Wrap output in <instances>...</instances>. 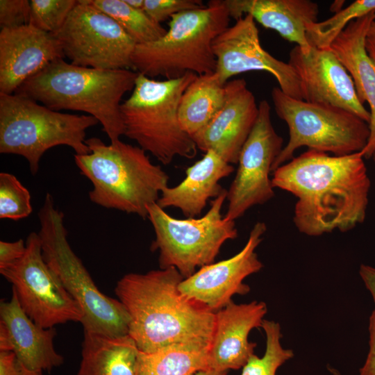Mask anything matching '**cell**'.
Returning a JSON list of instances; mask_svg holds the SVG:
<instances>
[{
	"label": "cell",
	"mask_w": 375,
	"mask_h": 375,
	"mask_svg": "<svg viewBox=\"0 0 375 375\" xmlns=\"http://www.w3.org/2000/svg\"><path fill=\"white\" fill-rule=\"evenodd\" d=\"M272 174L274 188L297 198L293 222L301 233L347 232L365 219L371 181L360 152L331 156L308 149Z\"/></svg>",
	"instance_id": "cell-1"
},
{
	"label": "cell",
	"mask_w": 375,
	"mask_h": 375,
	"mask_svg": "<svg viewBox=\"0 0 375 375\" xmlns=\"http://www.w3.org/2000/svg\"><path fill=\"white\" fill-rule=\"evenodd\" d=\"M183 276L174 267L129 273L115 292L129 315L128 335L138 350L152 353L183 347L208 351L215 312L178 289Z\"/></svg>",
	"instance_id": "cell-2"
},
{
	"label": "cell",
	"mask_w": 375,
	"mask_h": 375,
	"mask_svg": "<svg viewBox=\"0 0 375 375\" xmlns=\"http://www.w3.org/2000/svg\"><path fill=\"white\" fill-rule=\"evenodd\" d=\"M131 69H100L58 59L34 75L15 92L56 110L81 111L95 117L110 142L124 134L121 100L135 87Z\"/></svg>",
	"instance_id": "cell-3"
},
{
	"label": "cell",
	"mask_w": 375,
	"mask_h": 375,
	"mask_svg": "<svg viewBox=\"0 0 375 375\" xmlns=\"http://www.w3.org/2000/svg\"><path fill=\"white\" fill-rule=\"evenodd\" d=\"M88 154H74L81 174L92 183L90 200L101 207L147 218V207L157 203L169 176L147 152L120 140L104 143L86 139Z\"/></svg>",
	"instance_id": "cell-4"
},
{
	"label": "cell",
	"mask_w": 375,
	"mask_h": 375,
	"mask_svg": "<svg viewBox=\"0 0 375 375\" xmlns=\"http://www.w3.org/2000/svg\"><path fill=\"white\" fill-rule=\"evenodd\" d=\"M230 19L224 0H211L203 8L173 15L162 38L136 44L133 69L150 78L165 79L188 72L197 76L215 72L213 41L229 26Z\"/></svg>",
	"instance_id": "cell-5"
},
{
	"label": "cell",
	"mask_w": 375,
	"mask_h": 375,
	"mask_svg": "<svg viewBox=\"0 0 375 375\" xmlns=\"http://www.w3.org/2000/svg\"><path fill=\"white\" fill-rule=\"evenodd\" d=\"M197 76L188 72L158 81L138 73L131 94L121 104L124 135L162 165L170 164L176 156L190 159L197 154L194 142L178 119L181 97Z\"/></svg>",
	"instance_id": "cell-6"
},
{
	"label": "cell",
	"mask_w": 375,
	"mask_h": 375,
	"mask_svg": "<svg viewBox=\"0 0 375 375\" xmlns=\"http://www.w3.org/2000/svg\"><path fill=\"white\" fill-rule=\"evenodd\" d=\"M42 255L61 283L78 304L84 332L111 337L128 335L129 315L118 300L102 293L67 240L64 214L47 193L38 212Z\"/></svg>",
	"instance_id": "cell-7"
},
{
	"label": "cell",
	"mask_w": 375,
	"mask_h": 375,
	"mask_svg": "<svg viewBox=\"0 0 375 375\" xmlns=\"http://www.w3.org/2000/svg\"><path fill=\"white\" fill-rule=\"evenodd\" d=\"M99 121L88 115L63 113L17 93L0 94V153L23 156L32 175L44 153L59 145L75 154L90 153L86 131Z\"/></svg>",
	"instance_id": "cell-8"
},
{
	"label": "cell",
	"mask_w": 375,
	"mask_h": 375,
	"mask_svg": "<svg viewBox=\"0 0 375 375\" xmlns=\"http://www.w3.org/2000/svg\"><path fill=\"white\" fill-rule=\"evenodd\" d=\"M276 115L289 130V140L276 158L272 173L307 147L335 156L360 152L369 136V124L344 109L294 99L274 87L271 92Z\"/></svg>",
	"instance_id": "cell-9"
},
{
	"label": "cell",
	"mask_w": 375,
	"mask_h": 375,
	"mask_svg": "<svg viewBox=\"0 0 375 375\" xmlns=\"http://www.w3.org/2000/svg\"><path fill=\"white\" fill-rule=\"evenodd\" d=\"M227 190L210 201L203 216L177 219L169 215L157 203L147 207V218L154 232L151 249L158 251L160 268H176L184 278L197 267L214 262L222 245L238 238L235 221L222 213Z\"/></svg>",
	"instance_id": "cell-10"
},
{
	"label": "cell",
	"mask_w": 375,
	"mask_h": 375,
	"mask_svg": "<svg viewBox=\"0 0 375 375\" xmlns=\"http://www.w3.org/2000/svg\"><path fill=\"white\" fill-rule=\"evenodd\" d=\"M26 244L20 259L0 269L12 284L22 310L45 328L69 322L81 323L82 310L44 259L38 233L31 232Z\"/></svg>",
	"instance_id": "cell-11"
},
{
	"label": "cell",
	"mask_w": 375,
	"mask_h": 375,
	"mask_svg": "<svg viewBox=\"0 0 375 375\" xmlns=\"http://www.w3.org/2000/svg\"><path fill=\"white\" fill-rule=\"evenodd\" d=\"M65 58L75 65L100 69H133L136 44L90 0H78L55 34Z\"/></svg>",
	"instance_id": "cell-12"
},
{
	"label": "cell",
	"mask_w": 375,
	"mask_h": 375,
	"mask_svg": "<svg viewBox=\"0 0 375 375\" xmlns=\"http://www.w3.org/2000/svg\"><path fill=\"white\" fill-rule=\"evenodd\" d=\"M283 143L272 123L269 103L262 100L258 104L256 123L240 153L235 176L227 190L228 204L224 218L235 221L251 207L274 197L269 174Z\"/></svg>",
	"instance_id": "cell-13"
},
{
	"label": "cell",
	"mask_w": 375,
	"mask_h": 375,
	"mask_svg": "<svg viewBox=\"0 0 375 375\" xmlns=\"http://www.w3.org/2000/svg\"><path fill=\"white\" fill-rule=\"evenodd\" d=\"M215 73L226 84L231 78L250 71H263L272 75L285 94L301 100L303 92L299 78L288 62L263 49L255 20L246 15L226 28L213 41Z\"/></svg>",
	"instance_id": "cell-14"
},
{
	"label": "cell",
	"mask_w": 375,
	"mask_h": 375,
	"mask_svg": "<svg viewBox=\"0 0 375 375\" xmlns=\"http://www.w3.org/2000/svg\"><path fill=\"white\" fill-rule=\"evenodd\" d=\"M266 231L265 223L256 222L245 245L238 253L228 259L201 267L180 282L179 290L215 312L230 303L234 295L249 293L250 287L244 281L263 267L256 249Z\"/></svg>",
	"instance_id": "cell-15"
},
{
	"label": "cell",
	"mask_w": 375,
	"mask_h": 375,
	"mask_svg": "<svg viewBox=\"0 0 375 375\" xmlns=\"http://www.w3.org/2000/svg\"><path fill=\"white\" fill-rule=\"evenodd\" d=\"M288 63L298 75L304 101L349 111L369 124L368 111L360 101L353 79L331 49L299 46L289 53Z\"/></svg>",
	"instance_id": "cell-16"
},
{
	"label": "cell",
	"mask_w": 375,
	"mask_h": 375,
	"mask_svg": "<svg viewBox=\"0 0 375 375\" xmlns=\"http://www.w3.org/2000/svg\"><path fill=\"white\" fill-rule=\"evenodd\" d=\"M224 103L212 120L191 138L204 153L212 150L227 162L238 164L241 149L258 117V105L244 78L225 84Z\"/></svg>",
	"instance_id": "cell-17"
},
{
	"label": "cell",
	"mask_w": 375,
	"mask_h": 375,
	"mask_svg": "<svg viewBox=\"0 0 375 375\" xmlns=\"http://www.w3.org/2000/svg\"><path fill=\"white\" fill-rule=\"evenodd\" d=\"M56 37L30 24L0 31V94H12L52 62L64 58Z\"/></svg>",
	"instance_id": "cell-18"
},
{
	"label": "cell",
	"mask_w": 375,
	"mask_h": 375,
	"mask_svg": "<svg viewBox=\"0 0 375 375\" xmlns=\"http://www.w3.org/2000/svg\"><path fill=\"white\" fill-rule=\"evenodd\" d=\"M55 328L36 324L22 310L12 290L9 301L0 303V351L13 352L31 372L42 375L63 364L54 347Z\"/></svg>",
	"instance_id": "cell-19"
},
{
	"label": "cell",
	"mask_w": 375,
	"mask_h": 375,
	"mask_svg": "<svg viewBox=\"0 0 375 375\" xmlns=\"http://www.w3.org/2000/svg\"><path fill=\"white\" fill-rule=\"evenodd\" d=\"M267 312L263 301H231L215 312L213 336L208 351V369L218 372L242 368L254 354L255 342L249 340L251 330L261 327Z\"/></svg>",
	"instance_id": "cell-20"
},
{
	"label": "cell",
	"mask_w": 375,
	"mask_h": 375,
	"mask_svg": "<svg viewBox=\"0 0 375 375\" xmlns=\"http://www.w3.org/2000/svg\"><path fill=\"white\" fill-rule=\"evenodd\" d=\"M375 12L351 22L338 35L330 49L351 76L358 97L369 106V136L360 151L369 159L375 151V63L365 49V40Z\"/></svg>",
	"instance_id": "cell-21"
},
{
	"label": "cell",
	"mask_w": 375,
	"mask_h": 375,
	"mask_svg": "<svg viewBox=\"0 0 375 375\" xmlns=\"http://www.w3.org/2000/svg\"><path fill=\"white\" fill-rule=\"evenodd\" d=\"M231 18L235 21L246 15L285 40L294 42L303 51L311 46L306 26L317 22L319 6L310 0H224Z\"/></svg>",
	"instance_id": "cell-22"
},
{
	"label": "cell",
	"mask_w": 375,
	"mask_h": 375,
	"mask_svg": "<svg viewBox=\"0 0 375 375\" xmlns=\"http://www.w3.org/2000/svg\"><path fill=\"white\" fill-rule=\"evenodd\" d=\"M233 171V165L209 150L186 169L179 184L162 191L157 204L163 209L176 208L186 218L199 217L209 199H215L224 190L219 181Z\"/></svg>",
	"instance_id": "cell-23"
},
{
	"label": "cell",
	"mask_w": 375,
	"mask_h": 375,
	"mask_svg": "<svg viewBox=\"0 0 375 375\" xmlns=\"http://www.w3.org/2000/svg\"><path fill=\"white\" fill-rule=\"evenodd\" d=\"M138 349L129 335L84 332L76 375H135Z\"/></svg>",
	"instance_id": "cell-24"
},
{
	"label": "cell",
	"mask_w": 375,
	"mask_h": 375,
	"mask_svg": "<svg viewBox=\"0 0 375 375\" xmlns=\"http://www.w3.org/2000/svg\"><path fill=\"white\" fill-rule=\"evenodd\" d=\"M225 84L214 72L197 76L183 92L178 107V119L190 137L203 129L222 107Z\"/></svg>",
	"instance_id": "cell-25"
},
{
	"label": "cell",
	"mask_w": 375,
	"mask_h": 375,
	"mask_svg": "<svg viewBox=\"0 0 375 375\" xmlns=\"http://www.w3.org/2000/svg\"><path fill=\"white\" fill-rule=\"evenodd\" d=\"M208 351L183 347L152 353L138 350L135 375H194L209 369Z\"/></svg>",
	"instance_id": "cell-26"
},
{
	"label": "cell",
	"mask_w": 375,
	"mask_h": 375,
	"mask_svg": "<svg viewBox=\"0 0 375 375\" xmlns=\"http://www.w3.org/2000/svg\"><path fill=\"white\" fill-rule=\"evenodd\" d=\"M97 8L114 19L136 44L156 41L167 32L142 10L128 5L125 0H90Z\"/></svg>",
	"instance_id": "cell-27"
},
{
	"label": "cell",
	"mask_w": 375,
	"mask_h": 375,
	"mask_svg": "<svg viewBox=\"0 0 375 375\" xmlns=\"http://www.w3.org/2000/svg\"><path fill=\"white\" fill-rule=\"evenodd\" d=\"M375 12V0H356L331 17L306 26V37L310 46L330 49L338 35L352 21Z\"/></svg>",
	"instance_id": "cell-28"
},
{
	"label": "cell",
	"mask_w": 375,
	"mask_h": 375,
	"mask_svg": "<svg viewBox=\"0 0 375 375\" xmlns=\"http://www.w3.org/2000/svg\"><path fill=\"white\" fill-rule=\"evenodd\" d=\"M261 328L265 335V351L262 357L252 355L242 367L240 375H276L278 369L294 356L292 350L284 348L280 324L264 319Z\"/></svg>",
	"instance_id": "cell-29"
},
{
	"label": "cell",
	"mask_w": 375,
	"mask_h": 375,
	"mask_svg": "<svg viewBox=\"0 0 375 375\" xmlns=\"http://www.w3.org/2000/svg\"><path fill=\"white\" fill-rule=\"evenodd\" d=\"M31 197L28 189L15 176L0 173V218L19 220L29 216L33 211Z\"/></svg>",
	"instance_id": "cell-30"
},
{
	"label": "cell",
	"mask_w": 375,
	"mask_h": 375,
	"mask_svg": "<svg viewBox=\"0 0 375 375\" xmlns=\"http://www.w3.org/2000/svg\"><path fill=\"white\" fill-rule=\"evenodd\" d=\"M28 24L42 31L55 34L64 25L76 0H31Z\"/></svg>",
	"instance_id": "cell-31"
},
{
	"label": "cell",
	"mask_w": 375,
	"mask_h": 375,
	"mask_svg": "<svg viewBox=\"0 0 375 375\" xmlns=\"http://www.w3.org/2000/svg\"><path fill=\"white\" fill-rule=\"evenodd\" d=\"M200 0H144V11L155 22H162L181 12L203 8Z\"/></svg>",
	"instance_id": "cell-32"
},
{
	"label": "cell",
	"mask_w": 375,
	"mask_h": 375,
	"mask_svg": "<svg viewBox=\"0 0 375 375\" xmlns=\"http://www.w3.org/2000/svg\"><path fill=\"white\" fill-rule=\"evenodd\" d=\"M31 1L28 0H1L0 26L11 28L28 24Z\"/></svg>",
	"instance_id": "cell-33"
},
{
	"label": "cell",
	"mask_w": 375,
	"mask_h": 375,
	"mask_svg": "<svg viewBox=\"0 0 375 375\" xmlns=\"http://www.w3.org/2000/svg\"><path fill=\"white\" fill-rule=\"evenodd\" d=\"M26 249V241L19 239L14 242L0 241V269L20 259Z\"/></svg>",
	"instance_id": "cell-34"
},
{
	"label": "cell",
	"mask_w": 375,
	"mask_h": 375,
	"mask_svg": "<svg viewBox=\"0 0 375 375\" xmlns=\"http://www.w3.org/2000/svg\"><path fill=\"white\" fill-rule=\"evenodd\" d=\"M0 375H37L28 370L10 351H0Z\"/></svg>",
	"instance_id": "cell-35"
},
{
	"label": "cell",
	"mask_w": 375,
	"mask_h": 375,
	"mask_svg": "<svg viewBox=\"0 0 375 375\" xmlns=\"http://www.w3.org/2000/svg\"><path fill=\"white\" fill-rule=\"evenodd\" d=\"M369 350L359 375H375V307L369 318Z\"/></svg>",
	"instance_id": "cell-36"
},
{
	"label": "cell",
	"mask_w": 375,
	"mask_h": 375,
	"mask_svg": "<svg viewBox=\"0 0 375 375\" xmlns=\"http://www.w3.org/2000/svg\"><path fill=\"white\" fill-rule=\"evenodd\" d=\"M359 274L375 304V267L362 264L359 268Z\"/></svg>",
	"instance_id": "cell-37"
},
{
	"label": "cell",
	"mask_w": 375,
	"mask_h": 375,
	"mask_svg": "<svg viewBox=\"0 0 375 375\" xmlns=\"http://www.w3.org/2000/svg\"><path fill=\"white\" fill-rule=\"evenodd\" d=\"M365 49L369 56L375 63V38L367 37Z\"/></svg>",
	"instance_id": "cell-38"
},
{
	"label": "cell",
	"mask_w": 375,
	"mask_h": 375,
	"mask_svg": "<svg viewBox=\"0 0 375 375\" xmlns=\"http://www.w3.org/2000/svg\"><path fill=\"white\" fill-rule=\"evenodd\" d=\"M125 1L135 9L144 10V0H125Z\"/></svg>",
	"instance_id": "cell-39"
},
{
	"label": "cell",
	"mask_w": 375,
	"mask_h": 375,
	"mask_svg": "<svg viewBox=\"0 0 375 375\" xmlns=\"http://www.w3.org/2000/svg\"><path fill=\"white\" fill-rule=\"evenodd\" d=\"M228 372H218L211 369L202 370L197 372L194 375H226Z\"/></svg>",
	"instance_id": "cell-40"
},
{
	"label": "cell",
	"mask_w": 375,
	"mask_h": 375,
	"mask_svg": "<svg viewBox=\"0 0 375 375\" xmlns=\"http://www.w3.org/2000/svg\"><path fill=\"white\" fill-rule=\"evenodd\" d=\"M367 37L375 38V20L370 25Z\"/></svg>",
	"instance_id": "cell-41"
},
{
	"label": "cell",
	"mask_w": 375,
	"mask_h": 375,
	"mask_svg": "<svg viewBox=\"0 0 375 375\" xmlns=\"http://www.w3.org/2000/svg\"><path fill=\"white\" fill-rule=\"evenodd\" d=\"M331 371H332V373H333L334 375H339V374H338V372H336L335 370L331 369Z\"/></svg>",
	"instance_id": "cell-42"
},
{
	"label": "cell",
	"mask_w": 375,
	"mask_h": 375,
	"mask_svg": "<svg viewBox=\"0 0 375 375\" xmlns=\"http://www.w3.org/2000/svg\"><path fill=\"white\" fill-rule=\"evenodd\" d=\"M372 158L373 160L375 162V151H374V153H373Z\"/></svg>",
	"instance_id": "cell-43"
}]
</instances>
